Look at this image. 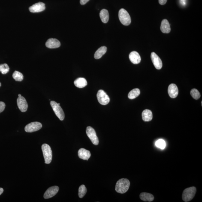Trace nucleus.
<instances>
[{
  "mask_svg": "<svg viewBox=\"0 0 202 202\" xmlns=\"http://www.w3.org/2000/svg\"><path fill=\"white\" fill-rule=\"evenodd\" d=\"M22 96V95H21L20 94H19V97H20Z\"/></svg>",
  "mask_w": 202,
  "mask_h": 202,
  "instance_id": "33",
  "label": "nucleus"
},
{
  "mask_svg": "<svg viewBox=\"0 0 202 202\" xmlns=\"http://www.w3.org/2000/svg\"><path fill=\"white\" fill-rule=\"evenodd\" d=\"M1 82H0V87H1Z\"/></svg>",
  "mask_w": 202,
  "mask_h": 202,
  "instance_id": "34",
  "label": "nucleus"
},
{
  "mask_svg": "<svg viewBox=\"0 0 202 202\" xmlns=\"http://www.w3.org/2000/svg\"><path fill=\"white\" fill-rule=\"evenodd\" d=\"M50 104L55 114L57 117L61 121L63 120L65 117V115L60 105L56 102L53 101H51Z\"/></svg>",
  "mask_w": 202,
  "mask_h": 202,
  "instance_id": "5",
  "label": "nucleus"
},
{
  "mask_svg": "<svg viewBox=\"0 0 202 202\" xmlns=\"http://www.w3.org/2000/svg\"><path fill=\"white\" fill-rule=\"evenodd\" d=\"M119 18L121 23L124 25H128L131 22V19L128 12L125 9H121L119 10Z\"/></svg>",
  "mask_w": 202,
  "mask_h": 202,
  "instance_id": "4",
  "label": "nucleus"
},
{
  "mask_svg": "<svg viewBox=\"0 0 202 202\" xmlns=\"http://www.w3.org/2000/svg\"><path fill=\"white\" fill-rule=\"evenodd\" d=\"M60 45V42L56 39H49L46 43V47L49 48H56L59 47Z\"/></svg>",
  "mask_w": 202,
  "mask_h": 202,
  "instance_id": "14",
  "label": "nucleus"
},
{
  "mask_svg": "<svg viewBox=\"0 0 202 202\" xmlns=\"http://www.w3.org/2000/svg\"><path fill=\"white\" fill-rule=\"evenodd\" d=\"M87 192V189L84 185L80 186L79 188L78 195L79 198H82Z\"/></svg>",
  "mask_w": 202,
  "mask_h": 202,
  "instance_id": "25",
  "label": "nucleus"
},
{
  "mask_svg": "<svg viewBox=\"0 0 202 202\" xmlns=\"http://www.w3.org/2000/svg\"><path fill=\"white\" fill-rule=\"evenodd\" d=\"M97 96L99 103L103 105L108 104L110 101V98L108 95L103 90H99L98 91Z\"/></svg>",
  "mask_w": 202,
  "mask_h": 202,
  "instance_id": "7",
  "label": "nucleus"
},
{
  "mask_svg": "<svg viewBox=\"0 0 202 202\" xmlns=\"http://www.w3.org/2000/svg\"><path fill=\"white\" fill-rule=\"evenodd\" d=\"M151 58L154 66L157 69H161L162 67V63L161 58L155 52L151 54Z\"/></svg>",
  "mask_w": 202,
  "mask_h": 202,
  "instance_id": "9",
  "label": "nucleus"
},
{
  "mask_svg": "<svg viewBox=\"0 0 202 202\" xmlns=\"http://www.w3.org/2000/svg\"><path fill=\"white\" fill-rule=\"evenodd\" d=\"M86 133L87 135L90 139L92 143L94 145H97L98 144L99 140L97 137L95 130L92 127L88 126L86 128Z\"/></svg>",
  "mask_w": 202,
  "mask_h": 202,
  "instance_id": "6",
  "label": "nucleus"
},
{
  "mask_svg": "<svg viewBox=\"0 0 202 202\" xmlns=\"http://www.w3.org/2000/svg\"><path fill=\"white\" fill-rule=\"evenodd\" d=\"M10 68L7 64H1L0 65V72L3 74H5L8 73Z\"/></svg>",
  "mask_w": 202,
  "mask_h": 202,
  "instance_id": "26",
  "label": "nucleus"
},
{
  "mask_svg": "<svg viewBox=\"0 0 202 202\" xmlns=\"http://www.w3.org/2000/svg\"><path fill=\"white\" fill-rule=\"evenodd\" d=\"M141 200L145 202H152L154 200V197L152 194L146 192H142L140 195Z\"/></svg>",
  "mask_w": 202,
  "mask_h": 202,
  "instance_id": "19",
  "label": "nucleus"
},
{
  "mask_svg": "<svg viewBox=\"0 0 202 202\" xmlns=\"http://www.w3.org/2000/svg\"><path fill=\"white\" fill-rule=\"evenodd\" d=\"M168 93L169 96L172 98H175L177 96L179 90L177 86L174 83L171 84L168 88Z\"/></svg>",
  "mask_w": 202,
  "mask_h": 202,
  "instance_id": "13",
  "label": "nucleus"
},
{
  "mask_svg": "<svg viewBox=\"0 0 202 202\" xmlns=\"http://www.w3.org/2000/svg\"><path fill=\"white\" fill-rule=\"evenodd\" d=\"M130 60L133 63L138 64L140 62L141 57L139 54L136 51H133L130 53L129 55Z\"/></svg>",
  "mask_w": 202,
  "mask_h": 202,
  "instance_id": "16",
  "label": "nucleus"
},
{
  "mask_svg": "<svg viewBox=\"0 0 202 202\" xmlns=\"http://www.w3.org/2000/svg\"><path fill=\"white\" fill-rule=\"evenodd\" d=\"M3 192H4V189L2 188H0V195L2 194Z\"/></svg>",
  "mask_w": 202,
  "mask_h": 202,
  "instance_id": "32",
  "label": "nucleus"
},
{
  "mask_svg": "<svg viewBox=\"0 0 202 202\" xmlns=\"http://www.w3.org/2000/svg\"><path fill=\"white\" fill-rule=\"evenodd\" d=\"M90 0H80V3L82 5H84V4H86Z\"/></svg>",
  "mask_w": 202,
  "mask_h": 202,
  "instance_id": "31",
  "label": "nucleus"
},
{
  "mask_svg": "<svg viewBox=\"0 0 202 202\" xmlns=\"http://www.w3.org/2000/svg\"><path fill=\"white\" fill-rule=\"evenodd\" d=\"M43 157L45 160V163L49 164L52 161V151L50 146L46 144H43L42 146Z\"/></svg>",
  "mask_w": 202,
  "mask_h": 202,
  "instance_id": "3",
  "label": "nucleus"
},
{
  "mask_svg": "<svg viewBox=\"0 0 202 202\" xmlns=\"http://www.w3.org/2000/svg\"><path fill=\"white\" fill-rule=\"evenodd\" d=\"M78 155L79 158L81 159L88 160L90 157L91 154L89 151L84 148H81L78 152Z\"/></svg>",
  "mask_w": 202,
  "mask_h": 202,
  "instance_id": "15",
  "label": "nucleus"
},
{
  "mask_svg": "<svg viewBox=\"0 0 202 202\" xmlns=\"http://www.w3.org/2000/svg\"><path fill=\"white\" fill-rule=\"evenodd\" d=\"M142 119L145 122H149L152 120L153 114L151 110L146 109L144 110L142 113Z\"/></svg>",
  "mask_w": 202,
  "mask_h": 202,
  "instance_id": "18",
  "label": "nucleus"
},
{
  "mask_svg": "<svg viewBox=\"0 0 202 202\" xmlns=\"http://www.w3.org/2000/svg\"><path fill=\"white\" fill-rule=\"evenodd\" d=\"M140 89L138 88H135L130 91L128 94V97L130 99H133L138 96L140 95Z\"/></svg>",
  "mask_w": 202,
  "mask_h": 202,
  "instance_id": "23",
  "label": "nucleus"
},
{
  "mask_svg": "<svg viewBox=\"0 0 202 202\" xmlns=\"http://www.w3.org/2000/svg\"><path fill=\"white\" fill-rule=\"evenodd\" d=\"M130 186V182L128 179H121L117 182L115 186V190L117 192L120 194H124L128 191Z\"/></svg>",
  "mask_w": 202,
  "mask_h": 202,
  "instance_id": "1",
  "label": "nucleus"
},
{
  "mask_svg": "<svg viewBox=\"0 0 202 202\" xmlns=\"http://www.w3.org/2000/svg\"><path fill=\"white\" fill-rule=\"evenodd\" d=\"M13 79L17 81H22L23 79V75L22 73L17 71H15L13 75Z\"/></svg>",
  "mask_w": 202,
  "mask_h": 202,
  "instance_id": "24",
  "label": "nucleus"
},
{
  "mask_svg": "<svg viewBox=\"0 0 202 202\" xmlns=\"http://www.w3.org/2000/svg\"><path fill=\"white\" fill-rule=\"evenodd\" d=\"M74 83L76 86L79 88H83L87 85L86 80L83 78H79L76 79Z\"/></svg>",
  "mask_w": 202,
  "mask_h": 202,
  "instance_id": "20",
  "label": "nucleus"
},
{
  "mask_svg": "<svg viewBox=\"0 0 202 202\" xmlns=\"http://www.w3.org/2000/svg\"><path fill=\"white\" fill-rule=\"evenodd\" d=\"M192 97L195 100H198L200 98L201 94L199 91L196 89H193L191 91Z\"/></svg>",
  "mask_w": 202,
  "mask_h": 202,
  "instance_id": "27",
  "label": "nucleus"
},
{
  "mask_svg": "<svg viewBox=\"0 0 202 202\" xmlns=\"http://www.w3.org/2000/svg\"><path fill=\"white\" fill-rule=\"evenodd\" d=\"M197 192V189L192 186L185 189L183 192L182 199L184 201H190L194 198Z\"/></svg>",
  "mask_w": 202,
  "mask_h": 202,
  "instance_id": "2",
  "label": "nucleus"
},
{
  "mask_svg": "<svg viewBox=\"0 0 202 202\" xmlns=\"http://www.w3.org/2000/svg\"><path fill=\"white\" fill-rule=\"evenodd\" d=\"M59 189V187L56 186L50 187L45 192L44 198L47 199L53 197L58 193Z\"/></svg>",
  "mask_w": 202,
  "mask_h": 202,
  "instance_id": "10",
  "label": "nucleus"
},
{
  "mask_svg": "<svg viewBox=\"0 0 202 202\" xmlns=\"http://www.w3.org/2000/svg\"><path fill=\"white\" fill-rule=\"evenodd\" d=\"M159 3L161 5H164L167 3V0H158Z\"/></svg>",
  "mask_w": 202,
  "mask_h": 202,
  "instance_id": "30",
  "label": "nucleus"
},
{
  "mask_svg": "<svg viewBox=\"0 0 202 202\" xmlns=\"http://www.w3.org/2000/svg\"><path fill=\"white\" fill-rule=\"evenodd\" d=\"M155 145L157 147L162 149H164L166 146L165 142L162 139H159V140L157 141L156 142Z\"/></svg>",
  "mask_w": 202,
  "mask_h": 202,
  "instance_id": "28",
  "label": "nucleus"
},
{
  "mask_svg": "<svg viewBox=\"0 0 202 202\" xmlns=\"http://www.w3.org/2000/svg\"><path fill=\"white\" fill-rule=\"evenodd\" d=\"M100 16L102 22L106 23L108 22L109 19V13L107 10L103 9L100 13Z\"/></svg>",
  "mask_w": 202,
  "mask_h": 202,
  "instance_id": "22",
  "label": "nucleus"
},
{
  "mask_svg": "<svg viewBox=\"0 0 202 202\" xmlns=\"http://www.w3.org/2000/svg\"><path fill=\"white\" fill-rule=\"evenodd\" d=\"M5 107V104L2 101H0V113L4 110Z\"/></svg>",
  "mask_w": 202,
  "mask_h": 202,
  "instance_id": "29",
  "label": "nucleus"
},
{
  "mask_svg": "<svg viewBox=\"0 0 202 202\" xmlns=\"http://www.w3.org/2000/svg\"><path fill=\"white\" fill-rule=\"evenodd\" d=\"M45 9V6L44 3L40 2L33 4L30 7L29 10L30 12L33 13H40L43 11Z\"/></svg>",
  "mask_w": 202,
  "mask_h": 202,
  "instance_id": "11",
  "label": "nucleus"
},
{
  "mask_svg": "<svg viewBox=\"0 0 202 202\" xmlns=\"http://www.w3.org/2000/svg\"><path fill=\"white\" fill-rule=\"evenodd\" d=\"M107 48L105 46H103L97 49L94 54V58L96 59H98L101 58L107 51Z\"/></svg>",
  "mask_w": 202,
  "mask_h": 202,
  "instance_id": "21",
  "label": "nucleus"
},
{
  "mask_svg": "<svg viewBox=\"0 0 202 202\" xmlns=\"http://www.w3.org/2000/svg\"><path fill=\"white\" fill-rule=\"evenodd\" d=\"M160 29L162 32L165 34H168L171 31L170 25L167 19H164L162 21Z\"/></svg>",
  "mask_w": 202,
  "mask_h": 202,
  "instance_id": "17",
  "label": "nucleus"
},
{
  "mask_svg": "<svg viewBox=\"0 0 202 202\" xmlns=\"http://www.w3.org/2000/svg\"><path fill=\"white\" fill-rule=\"evenodd\" d=\"M42 125L40 122H32L25 126V131L28 133H32L38 131L42 128Z\"/></svg>",
  "mask_w": 202,
  "mask_h": 202,
  "instance_id": "8",
  "label": "nucleus"
},
{
  "mask_svg": "<svg viewBox=\"0 0 202 202\" xmlns=\"http://www.w3.org/2000/svg\"><path fill=\"white\" fill-rule=\"evenodd\" d=\"M17 105L21 112H26L28 108V104L25 99L22 96L19 97L17 100Z\"/></svg>",
  "mask_w": 202,
  "mask_h": 202,
  "instance_id": "12",
  "label": "nucleus"
}]
</instances>
